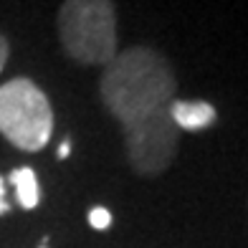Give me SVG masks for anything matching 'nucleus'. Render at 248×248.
I'll use <instances>...</instances> for the list:
<instances>
[{
  "instance_id": "obj_1",
  "label": "nucleus",
  "mask_w": 248,
  "mask_h": 248,
  "mask_svg": "<svg viewBox=\"0 0 248 248\" xmlns=\"http://www.w3.org/2000/svg\"><path fill=\"white\" fill-rule=\"evenodd\" d=\"M177 78L170 61L150 46H132L119 51L99 78L101 104L122 127L175 99Z\"/></svg>"
},
{
  "instance_id": "obj_2",
  "label": "nucleus",
  "mask_w": 248,
  "mask_h": 248,
  "mask_svg": "<svg viewBox=\"0 0 248 248\" xmlns=\"http://www.w3.org/2000/svg\"><path fill=\"white\" fill-rule=\"evenodd\" d=\"M59 38L71 61L107 66L119 53L114 0H63L59 10Z\"/></svg>"
},
{
  "instance_id": "obj_3",
  "label": "nucleus",
  "mask_w": 248,
  "mask_h": 248,
  "mask_svg": "<svg viewBox=\"0 0 248 248\" xmlns=\"http://www.w3.org/2000/svg\"><path fill=\"white\" fill-rule=\"evenodd\" d=\"M0 134L23 152H41L48 144L53 109L31 78H10L0 86Z\"/></svg>"
},
{
  "instance_id": "obj_4",
  "label": "nucleus",
  "mask_w": 248,
  "mask_h": 248,
  "mask_svg": "<svg viewBox=\"0 0 248 248\" xmlns=\"http://www.w3.org/2000/svg\"><path fill=\"white\" fill-rule=\"evenodd\" d=\"M127 160L140 177H157L175 162L180 147V129L170 117V104L155 109L122 127Z\"/></svg>"
},
{
  "instance_id": "obj_5",
  "label": "nucleus",
  "mask_w": 248,
  "mask_h": 248,
  "mask_svg": "<svg viewBox=\"0 0 248 248\" xmlns=\"http://www.w3.org/2000/svg\"><path fill=\"white\" fill-rule=\"evenodd\" d=\"M170 117L177 124L180 132H200V129H208L216 124L218 119V111L213 104L208 101H180L172 99L170 101Z\"/></svg>"
},
{
  "instance_id": "obj_6",
  "label": "nucleus",
  "mask_w": 248,
  "mask_h": 248,
  "mask_svg": "<svg viewBox=\"0 0 248 248\" xmlns=\"http://www.w3.org/2000/svg\"><path fill=\"white\" fill-rule=\"evenodd\" d=\"M10 183L16 187V198L20 202V208L33 210L41 202V187H38V177L33 172V167H18L10 172Z\"/></svg>"
},
{
  "instance_id": "obj_7",
  "label": "nucleus",
  "mask_w": 248,
  "mask_h": 248,
  "mask_svg": "<svg viewBox=\"0 0 248 248\" xmlns=\"http://www.w3.org/2000/svg\"><path fill=\"white\" fill-rule=\"evenodd\" d=\"M89 225H92L94 231H107L111 225V213L107 208H101V205L92 208L89 210Z\"/></svg>"
},
{
  "instance_id": "obj_8",
  "label": "nucleus",
  "mask_w": 248,
  "mask_h": 248,
  "mask_svg": "<svg viewBox=\"0 0 248 248\" xmlns=\"http://www.w3.org/2000/svg\"><path fill=\"white\" fill-rule=\"evenodd\" d=\"M8 53H10V46H8L5 36H0V71H3V66L8 61Z\"/></svg>"
},
{
  "instance_id": "obj_9",
  "label": "nucleus",
  "mask_w": 248,
  "mask_h": 248,
  "mask_svg": "<svg viewBox=\"0 0 248 248\" xmlns=\"http://www.w3.org/2000/svg\"><path fill=\"white\" fill-rule=\"evenodd\" d=\"M8 210H10V205H8V200H5V180L0 177V216H5Z\"/></svg>"
},
{
  "instance_id": "obj_10",
  "label": "nucleus",
  "mask_w": 248,
  "mask_h": 248,
  "mask_svg": "<svg viewBox=\"0 0 248 248\" xmlns=\"http://www.w3.org/2000/svg\"><path fill=\"white\" fill-rule=\"evenodd\" d=\"M69 152H71V140H63V142L59 144V160H66V157H69Z\"/></svg>"
},
{
  "instance_id": "obj_11",
  "label": "nucleus",
  "mask_w": 248,
  "mask_h": 248,
  "mask_svg": "<svg viewBox=\"0 0 248 248\" xmlns=\"http://www.w3.org/2000/svg\"><path fill=\"white\" fill-rule=\"evenodd\" d=\"M38 248H48V241H43V243H41Z\"/></svg>"
}]
</instances>
